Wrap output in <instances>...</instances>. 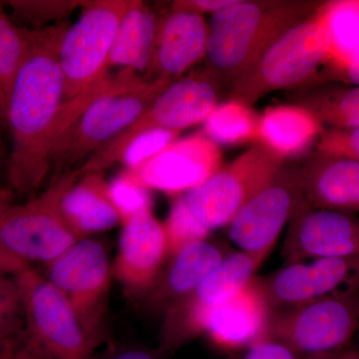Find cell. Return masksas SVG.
Instances as JSON below:
<instances>
[{
    "instance_id": "cell-30",
    "label": "cell",
    "mask_w": 359,
    "mask_h": 359,
    "mask_svg": "<svg viewBox=\"0 0 359 359\" xmlns=\"http://www.w3.org/2000/svg\"><path fill=\"white\" fill-rule=\"evenodd\" d=\"M86 1H8L14 23L18 21L32 25V30L41 29L54 20H61Z\"/></svg>"
},
{
    "instance_id": "cell-18",
    "label": "cell",
    "mask_w": 359,
    "mask_h": 359,
    "mask_svg": "<svg viewBox=\"0 0 359 359\" xmlns=\"http://www.w3.org/2000/svg\"><path fill=\"white\" fill-rule=\"evenodd\" d=\"M222 245L204 240L191 243L168 257L154 285L140 299L141 308L163 316L211 275L230 255Z\"/></svg>"
},
{
    "instance_id": "cell-13",
    "label": "cell",
    "mask_w": 359,
    "mask_h": 359,
    "mask_svg": "<svg viewBox=\"0 0 359 359\" xmlns=\"http://www.w3.org/2000/svg\"><path fill=\"white\" fill-rule=\"evenodd\" d=\"M257 282L269 311H283L351 290H359V255L285 264Z\"/></svg>"
},
{
    "instance_id": "cell-21",
    "label": "cell",
    "mask_w": 359,
    "mask_h": 359,
    "mask_svg": "<svg viewBox=\"0 0 359 359\" xmlns=\"http://www.w3.org/2000/svg\"><path fill=\"white\" fill-rule=\"evenodd\" d=\"M297 168L302 199L311 207L359 212V161L316 151Z\"/></svg>"
},
{
    "instance_id": "cell-22",
    "label": "cell",
    "mask_w": 359,
    "mask_h": 359,
    "mask_svg": "<svg viewBox=\"0 0 359 359\" xmlns=\"http://www.w3.org/2000/svg\"><path fill=\"white\" fill-rule=\"evenodd\" d=\"M60 208L71 230L80 238L112 230L122 224L103 173L80 176L65 191Z\"/></svg>"
},
{
    "instance_id": "cell-3",
    "label": "cell",
    "mask_w": 359,
    "mask_h": 359,
    "mask_svg": "<svg viewBox=\"0 0 359 359\" xmlns=\"http://www.w3.org/2000/svg\"><path fill=\"white\" fill-rule=\"evenodd\" d=\"M173 81L148 80L122 69L105 84L58 137L52 151V179L78 163L86 162L99 148L131 126Z\"/></svg>"
},
{
    "instance_id": "cell-42",
    "label": "cell",
    "mask_w": 359,
    "mask_h": 359,
    "mask_svg": "<svg viewBox=\"0 0 359 359\" xmlns=\"http://www.w3.org/2000/svg\"><path fill=\"white\" fill-rule=\"evenodd\" d=\"M339 353H340V351H339ZM339 353L318 354V355L304 356V358H299V359H339Z\"/></svg>"
},
{
    "instance_id": "cell-17",
    "label": "cell",
    "mask_w": 359,
    "mask_h": 359,
    "mask_svg": "<svg viewBox=\"0 0 359 359\" xmlns=\"http://www.w3.org/2000/svg\"><path fill=\"white\" fill-rule=\"evenodd\" d=\"M122 226L113 276L125 294L138 301L154 285L166 263V233L152 211L138 215Z\"/></svg>"
},
{
    "instance_id": "cell-9",
    "label": "cell",
    "mask_w": 359,
    "mask_h": 359,
    "mask_svg": "<svg viewBox=\"0 0 359 359\" xmlns=\"http://www.w3.org/2000/svg\"><path fill=\"white\" fill-rule=\"evenodd\" d=\"M358 328L359 290H351L269 311L266 339L304 358L344 351Z\"/></svg>"
},
{
    "instance_id": "cell-26",
    "label": "cell",
    "mask_w": 359,
    "mask_h": 359,
    "mask_svg": "<svg viewBox=\"0 0 359 359\" xmlns=\"http://www.w3.org/2000/svg\"><path fill=\"white\" fill-rule=\"evenodd\" d=\"M259 116L249 105L230 99L218 104L203 123V132L219 146H238L257 142Z\"/></svg>"
},
{
    "instance_id": "cell-36",
    "label": "cell",
    "mask_w": 359,
    "mask_h": 359,
    "mask_svg": "<svg viewBox=\"0 0 359 359\" xmlns=\"http://www.w3.org/2000/svg\"><path fill=\"white\" fill-rule=\"evenodd\" d=\"M32 268V264L15 256L0 241V276H16Z\"/></svg>"
},
{
    "instance_id": "cell-20",
    "label": "cell",
    "mask_w": 359,
    "mask_h": 359,
    "mask_svg": "<svg viewBox=\"0 0 359 359\" xmlns=\"http://www.w3.org/2000/svg\"><path fill=\"white\" fill-rule=\"evenodd\" d=\"M269 309L257 276L212 311L205 334L224 351L250 348L266 339Z\"/></svg>"
},
{
    "instance_id": "cell-12",
    "label": "cell",
    "mask_w": 359,
    "mask_h": 359,
    "mask_svg": "<svg viewBox=\"0 0 359 359\" xmlns=\"http://www.w3.org/2000/svg\"><path fill=\"white\" fill-rule=\"evenodd\" d=\"M268 255L231 252L196 289L169 306L162 316L157 353H174L205 334L212 311L256 276Z\"/></svg>"
},
{
    "instance_id": "cell-14",
    "label": "cell",
    "mask_w": 359,
    "mask_h": 359,
    "mask_svg": "<svg viewBox=\"0 0 359 359\" xmlns=\"http://www.w3.org/2000/svg\"><path fill=\"white\" fill-rule=\"evenodd\" d=\"M302 199L299 168L285 167L231 219L228 237L241 252L269 254Z\"/></svg>"
},
{
    "instance_id": "cell-35",
    "label": "cell",
    "mask_w": 359,
    "mask_h": 359,
    "mask_svg": "<svg viewBox=\"0 0 359 359\" xmlns=\"http://www.w3.org/2000/svg\"><path fill=\"white\" fill-rule=\"evenodd\" d=\"M235 0H187L176 1L172 6L173 9L193 11L204 15V13L214 14L233 4Z\"/></svg>"
},
{
    "instance_id": "cell-41",
    "label": "cell",
    "mask_w": 359,
    "mask_h": 359,
    "mask_svg": "<svg viewBox=\"0 0 359 359\" xmlns=\"http://www.w3.org/2000/svg\"><path fill=\"white\" fill-rule=\"evenodd\" d=\"M339 359H359V353L358 349L346 347L344 351H340Z\"/></svg>"
},
{
    "instance_id": "cell-31",
    "label": "cell",
    "mask_w": 359,
    "mask_h": 359,
    "mask_svg": "<svg viewBox=\"0 0 359 359\" xmlns=\"http://www.w3.org/2000/svg\"><path fill=\"white\" fill-rule=\"evenodd\" d=\"M179 132L162 128L145 130L137 134L127 144L120 156L119 162L132 170L142 166L160 154L168 146L178 139Z\"/></svg>"
},
{
    "instance_id": "cell-29",
    "label": "cell",
    "mask_w": 359,
    "mask_h": 359,
    "mask_svg": "<svg viewBox=\"0 0 359 359\" xmlns=\"http://www.w3.org/2000/svg\"><path fill=\"white\" fill-rule=\"evenodd\" d=\"M110 199L121 217L122 224L128 219L152 211V199L146 187L125 171L108 184Z\"/></svg>"
},
{
    "instance_id": "cell-33",
    "label": "cell",
    "mask_w": 359,
    "mask_h": 359,
    "mask_svg": "<svg viewBox=\"0 0 359 359\" xmlns=\"http://www.w3.org/2000/svg\"><path fill=\"white\" fill-rule=\"evenodd\" d=\"M318 152L359 161V128L323 132L318 139Z\"/></svg>"
},
{
    "instance_id": "cell-8",
    "label": "cell",
    "mask_w": 359,
    "mask_h": 359,
    "mask_svg": "<svg viewBox=\"0 0 359 359\" xmlns=\"http://www.w3.org/2000/svg\"><path fill=\"white\" fill-rule=\"evenodd\" d=\"M42 273L61 292L77 314L92 344L106 339L113 264L101 241L80 238L50 263Z\"/></svg>"
},
{
    "instance_id": "cell-45",
    "label": "cell",
    "mask_w": 359,
    "mask_h": 359,
    "mask_svg": "<svg viewBox=\"0 0 359 359\" xmlns=\"http://www.w3.org/2000/svg\"><path fill=\"white\" fill-rule=\"evenodd\" d=\"M0 346V351H1L2 346Z\"/></svg>"
},
{
    "instance_id": "cell-5",
    "label": "cell",
    "mask_w": 359,
    "mask_h": 359,
    "mask_svg": "<svg viewBox=\"0 0 359 359\" xmlns=\"http://www.w3.org/2000/svg\"><path fill=\"white\" fill-rule=\"evenodd\" d=\"M328 58L327 37L316 9L278 37L249 70L231 82V99L250 106L271 92L304 84Z\"/></svg>"
},
{
    "instance_id": "cell-11",
    "label": "cell",
    "mask_w": 359,
    "mask_h": 359,
    "mask_svg": "<svg viewBox=\"0 0 359 359\" xmlns=\"http://www.w3.org/2000/svg\"><path fill=\"white\" fill-rule=\"evenodd\" d=\"M131 0L87 1L79 20L66 28L59 45L65 101L83 95L107 76L116 33Z\"/></svg>"
},
{
    "instance_id": "cell-39",
    "label": "cell",
    "mask_w": 359,
    "mask_h": 359,
    "mask_svg": "<svg viewBox=\"0 0 359 359\" xmlns=\"http://www.w3.org/2000/svg\"><path fill=\"white\" fill-rule=\"evenodd\" d=\"M353 86L359 87V52L339 69Z\"/></svg>"
},
{
    "instance_id": "cell-38",
    "label": "cell",
    "mask_w": 359,
    "mask_h": 359,
    "mask_svg": "<svg viewBox=\"0 0 359 359\" xmlns=\"http://www.w3.org/2000/svg\"><path fill=\"white\" fill-rule=\"evenodd\" d=\"M6 359H50L43 354L32 351L29 347L21 344L18 339H14L9 349Z\"/></svg>"
},
{
    "instance_id": "cell-37",
    "label": "cell",
    "mask_w": 359,
    "mask_h": 359,
    "mask_svg": "<svg viewBox=\"0 0 359 359\" xmlns=\"http://www.w3.org/2000/svg\"><path fill=\"white\" fill-rule=\"evenodd\" d=\"M159 354L151 353L146 349L138 347H126V348H112L102 354L100 358L94 359H159Z\"/></svg>"
},
{
    "instance_id": "cell-4",
    "label": "cell",
    "mask_w": 359,
    "mask_h": 359,
    "mask_svg": "<svg viewBox=\"0 0 359 359\" xmlns=\"http://www.w3.org/2000/svg\"><path fill=\"white\" fill-rule=\"evenodd\" d=\"M318 6L302 1H243L212 14L208 36L209 72L217 80L235 81L292 26Z\"/></svg>"
},
{
    "instance_id": "cell-6",
    "label": "cell",
    "mask_w": 359,
    "mask_h": 359,
    "mask_svg": "<svg viewBox=\"0 0 359 359\" xmlns=\"http://www.w3.org/2000/svg\"><path fill=\"white\" fill-rule=\"evenodd\" d=\"M22 302L21 344L50 359H94L96 347L67 299L41 271L15 276Z\"/></svg>"
},
{
    "instance_id": "cell-7",
    "label": "cell",
    "mask_w": 359,
    "mask_h": 359,
    "mask_svg": "<svg viewBox=\"0 0 359 359\" xmlns=\"http://www.w3.org/2000/svg\"><path fill=\"white\" fill-rule=\"evenodd\" d=\"M79 177L78 169L66 172L34 197L0 212V241L7 249L32 266H45L80 240L60 208L65 191Z\"/></svg>"
},
{
    "instance_id": "cell-27",
    "label": "cell",
    "mask_w": 359,
    "mask_h": 359,
    "mask_svg": "<svg viewBox=\"0 0 359 359\" xmlns=\"http://www.w3.org/2000/svg\"><path fill=\"white\" fill-rule=\"evenodd\" d=\"M30 39L32 29L16 25L0 6V128H6L9 98Z\"/></svg>"
},
{
    "instance_id": "cell-19",
    "label": "cell",
    "mask_w": 359,
    "mask_h": 359,
    "mask_svg": "<svg viewBox=\"0 0 359 359\" xmlns=\"http://www.w3.org/2000/svg\"><path fill=\"white\" fill-rule=\"evenodd\" d=\"M209 25L204 15L173 9L159 20L148 80L168 79L185 73L207 53Z\"/></svg>"
},
{
    "instance_id": "cell-15",
    "label": "cell",
    "mask_w": 359,
    "mask_h": 359,
    "mask_svg": "<svg viewBox=\"0 0 359 359\" xmlns=\"http://www.w3.org/2000/svg\"><path fill=\"white\" fill-rule=\"evenodd\" d=\"M359 255V219L348 212L316 209L304 199L295 208L283 241L285 264Z\"/></svg>"
},
{
    "instance_id": "cell-16",
    "label": "cell",
    "mask_w": 359,
    "mask_h": 359,
    "mask_svg": "<svg viewBox=\"0 0 359 359\" xmlns=\"http://www.w3.org/2000/svg\"><path fill=\"white\" fill-rule=\"evenodd\" d=\"M221 168L219 146L200 133L177 139L145 164L126 171L148 190L182 195L204 183Z\"/></svg>"
},
{
    "instance_id": "cell-28",
    "label": "cell",
    "mask_w": 359,
    "mask_h": 359,
    "mask_svg": "<svg viewBox=\"0 0 359 359\" xmlns=\"http://www.w3.org/2000/svg\"><path fill=\"white\" fill-rule=\"evenodd\" d=\"M299 105L306 108L321 125L330 129L359 128V87H332L318 90Z\"/></svg>"
},
{
    "instance_id": "cell-25",
    "label": "cell",
    "mask_w": 359,
    "mask_h": 359,
    "mask_svg": "<svg viewBox=\"0 0 359 359\" xmlns=\"http://www.w3.org/2000/svg\"><path fill=\"white\" fill-rule=\"evenodd\" d=\"M318 14L330 46L328 62L339 70L359 52V0L328 2Z\"/></svg>"
},
{
    "instance_id": "cell-32",
    "label": "cell",
    "mask_w": 359,
    "mask_h": 359,
    "mask_svg": "<svg viewBox=\"0 0 359 359\" xmlns=\"http://www.w3.org/2000/svg\"><path fill=\"white\" fill-rule=\"evenodd\" d=\"M22 302L15 276H0V346L22 330Z\"/></svg>"
},
{
    "instance_id": "cell-34",
    "label": "cell",
    "mask_w": 359,
    "mask_h": 359,
    "mask_svg": "<svg viewBox=\"0 0 359 359\" xmlns=\"http://www.w3.org/2000/svg\"><path fill=\"white\" fill-rule=\"evenodd\" d=\"M289 348L273 340L264 339L249 348L244 359H299Z\"/></svg>"
},
{
    "instance_id": "cell-43",
    "label": "cell",
    "mask_w": 359,
    "mask_h": 359,
    "mask_svg": "<svg viewBox=\"0 0 359 359\" xmlns=\"http://www.w3.org/2000/svg\"><path fill=\"white\" fill-rule=\"evenodd\" d=\"M14 340V339H13ZM13 340L6 342L4 346H2L1 351H0V359H6L8 355L9 349H11V344H13Z\"/></svg>"
},
{
    "instance_id": "cell-2",
    "label": "cell",
    "mask_w": 359,
    "mask_h": 359,
    "mask_svg": "<svg viewBox=\"0 0 359 359\" xmlns=\"http://www.w3.org/2000/svg\"><path fill=\"white\" fill-rule=\"evenodd\" d=\"M285 163L257 143L204 183L182 194L163 223L168 257L228 226L254 196L273 183Z\"/></svg>"
},
{
    "instance_id": "cell-24",
    "label": "cell",
    "mask_w": 359,
    "mask_h": 359,
    "mask_svg": "<svg viewBox=\"0 0 359 359\" xmlns=\"http://www.w3.org/2000/svg\"><path fill=\"white\" fill-rule=\"evenodd\" d=\"M159 20L144 2L131 0L118 27L109 56V68L146 72L152 59Z\"/></svg>"
},
{
    "instance_id": "cell-44",
    "label": "cell",
    "mask_w": 359,
    "mask_h": 359,
    "mask_svg": "<svg viewBox=\"0 0 359 359\" xmlns=\"http://www.w3.org/2000/svg\"><path fill=\"white\" fill-rule=\"evenodd\" d=\"M356 334H358V346H359V328H358V332H356ZM358 351L359 353V351Z\"/></svg>"
},
{
    "instance_id": "cell-1",
    "label": "cell",
    "mask_w": 359,
    "mask_h": 359,
    "mask_svg": "<svg viewBox=\"0 0 359 359\" xmlns=\"http://www.w3.org/2000/svg\"><path fill=\"white\" fill-rule=\"evenodd\" d=\"M67 25L32 30L29 48L14 82L6 114L11 148L6 158L8 188L34 197L52 172L54 145L65 128V87L59 45Z\"/></svg>"
},
{
    "instance_id": "cell-23",
    "label": "cell",
    "mask_w": 359,
    "mask_h": 359,
    "mask_svg": "<svg viewBox=\"0 0 359 359\" xmlns=\"http://www.w3.org/2000/svg\"><path fill=\"white\" fill-rule=\"evenodd\" d=\"M323 132L321 123L306 108L271 106L259 116L257 143L287 161L306 153Z\"/></svg>"
},
{
    "instance_id": "cell-10",
    "label": "cell",
    "mask_w": 359,
    "mask_h": 359,
    "mask_svg": "<svg viewBox=\"0 0 359 359\" xmlns=\"http://www.w3.org/2000/svg\"><path fill=\"white\" fill-rule=\"evenodd\" d=\"M219 81L201 72L168 85L137 121L94 153L80 166L81 174L103 173L119 162L120 156L137 134L153 128L179 132L204 123L218 106Z\"/></svg>"
},
{
    "instance_id": "cell-40",
    "label": "cell",
    "mask_w": 359,
    "mask_h": 359,
    "mask_svg": "<svg viewBox=\"0 0 359 359\" xmlns=\"http://www.w3.org/2000/svg\"><path fill=\"white\" fill-rule=\"evenodd\" d=\"M16 196L9 188L0 187V212L4 211L9 205H13Z\"/></svg>"
}]
</instances>
